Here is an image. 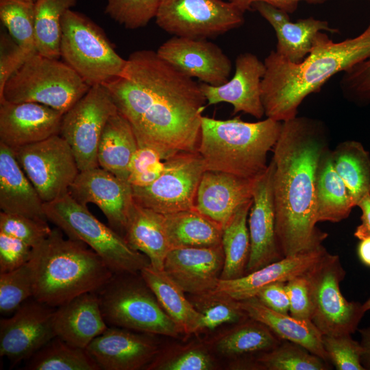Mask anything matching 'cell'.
<instances>
[{"label":"cell","instance_id":"1","mask_svg":"<svg viewBox=\"0 0 370 370\" xmlns=\"http://www.w3.org/2000/svg\"><path fill=\"white\" fill-rule=\"evenodd\" d=\"M103 85L132 125L138 146L157 149L164 160L178 152H198L206 103L200 84L156 51H134L123 73Z\"/></svg>","mask_w":370,"mask_h":370},{"label":"cell","instance_id":"2","mask_svg":"<svg viewBox=\"0 0 370 370\" xmlns=\"http://www.w3.org/2000/svg\"><path fill=\"white\" fill-rule=\"evenodd\" d=\"M329 145L321 121L296 116L282 122L271 160L275 232L284 257L316 249L328 236L316 226L315 186Z\"/></svg>","mask_w":370,"mask_h":370},{"label":"cell","instance_id":"3","mask_svg":"<svg viewBox=\"0 0 370 370\" xmlns=\"http://www.w3.org/2000/svg\"><path fill=\"white\" fill-rule=\"evenodd\" d=\"M370 58V20L358 36L335 42L319 32L309 54L293 63L272 51L265 58L261 99L267 118L285 121L297 116L310 94L320 90L332 76Z\"/></svg>","mask_w":370,"mask_h":370},{"label":"cell","instance_id":"4","mask_svg":"<svg viewBox=\"0 0 370 370\" xmlns=\"http://www.w3.org/2000/svg\"><path fill=\"white\" fill-rule=\"evenodd\" d=\"M29 264L33 298L54 308L82 294L98 292L114 274L95 251L65 238L58 227L33 248Z\"/></svg>","mask_w":370,"mask_h":370},{"label":"cell","instance_id":"5","mask_svg":"<svg viewBox=\"0 0 370 370\" xmlns=\"http://www.w3.org/2000/svg\"><path fill=\"white\" fill-rule=\"evenodd\" d=\"M282 122L267 118L257 122L240 117L219 120L202 116L198 152L206 171L256 179L267 169L268 152L274 147Z\"/></svg>","mask_w":370,"mask_h":370},{"label":"cell","instance_id":"6","mask_svg":"<svg viewBox=\"0 0 370 370\" xmlns=\"http://www.w3.org/2000/svg\"><path fill=\"white\" fill-rule=\"evenodd\" d=\"M48 221L67 237L82 241L95 251L114 273H137L150 265L148 258L132 248L124 236L99 221L68 192L44 204Z\"/></svg>","mask_w":370,"mask_h":370},{"label":"cell","instance_id":"7","mask_svg":"<svg viewBox=\"0 0 370 370\" xmlns=\"http://www.w3.org/2000/svg\"><path fill=\"white\" fill-rule=\"evenodd\" d=\"M97 293L108 326L171 337L183 334L140 273H114Z\"/></svg>","mask_w":370,"mask_h":370},{"label":"cell","instance_id":"8","mask_svg":"<svg viewBox=\"0 0 370 370\" xmlns=\"http://www.w3.org/2000/svg\"><path fill=\"white\" fill-rule=\"evenodd\" d=\"M90 88L66 62L35 53L8 80L0 102H35L64 114Z\"/></svg>","mask_w":370,"mask_h":370},{"label":"cell","instance_id":"9","mask_svg":"<svg viewBox=\"0 0 370 370\" xmlns=\"http://www.w3.org/2000/svg\"><path fill=\"white\" fill-rule=\"evenodd\" d=\"M60 57L90 86L120 76L127 63L97 25L71 9L62 18Z\"/></svg>","mask_w":370,"mask_h":370},{"label":"cell","instance_id":"10","mask_svg":"<svg viewBox=\"0 0 370 370\" xmlns=\"http://www.w3.org/2000/svg\"><path fill=\"white\" fill-rule=\"evenodd\" d=\"M313 298L312 321L323 335L352 334L365 312L362 304L349 301L340 283L345 276L340 258L327 255L308 273Z\"/></svg>","mask_w":370,"mask_h":370},{"label":"cell","instance_id":"11","mask_svg":"<svg viewBox=\"0 0 370 370\" xmlns=\"http://www.w3.org/2000/svg\"><path fill=\"white\" fill-rule=\"evenodd\" d=\"M244 12L223 0H161L156 23L173 36L208 39L241 26Z\"/></svg>","mask_w":370,"mask_h":370},{"label":"cell","instance_id":"12","mask_svg":"<svg viewBox=\"0 0 370 370\" xmlns=\"http://www.w3.org/2000/svg\"><path fill=\"white\" fill-rule=\"evenodd\" d=\"M118 110L108 89L98 84L90 86L63 114L60 135L72 149L80 171L99 166L100 138L108 119Z\"/></svg>","mask_w":370,"mask_h":370},{"label":"cell","instance_id":"13","mask_svg":"<svg viewBox=\"0 0 370 370\" xmlns=\"http://www.w3.org/2000/svg\"><path fill=\"white\" fill-rule=\"evenodd\" d=\"M199 152H178L164 160V171L149 186H132L138 204L162 214L195 208L197 188L204 172Z\"/></svg>","mask_w":370,"mask_h":370},{"label":"cell","instance_id":"14","mask_svg":"<svg viewBox=\"0 0 370 370\" xmlns=\"http://www.w3.org/2000/svg\"><path fill=\"white\" fill-rule=\"evenodd\" d=\"M12 150L44 203L67 193L80 171L72 149L60 134Z\"/></svg>","mask_w":370,"mask_h":370},{"label":"cell","instance_id":"15","mask_svg":"<svg viewBox=\"0 0 370 370\" xmlns=\"http://www.w3.org/2000/svg\"><path fill=\"white\" fill-rule=\"evenodd\" d=\"M54 310L33 298L21 304L12 317L1 319L0 356L14 366L56 337Z\"/></svg>","mask_w":370,"mask_h":370},{"label":"cell","instance_id":"16","mask_svg":"<svg viewBox=\"0 0 370 370\" xmlns=\"http://www.w3.org/2000/svg\"><path fill=\"white\" fill-rule=\"evenodd\" d=\"M158 56L186 76L212 86L229 80L230 59L207 39L173 36L156 51Z\"/></svg>","mask_w":370,"mask_h":370},{"label":"cell","instance_id":"17","mask_svg":"<svg viewBox=\"0 0 370 370\" xmlns=\"http://www.w3.org/2000/svg\"><path fill=\"white\" fill-rule=\"evenodd\" d=\"M69 193L84 206H97L110 226L123 236L127 212L134 201L128 181L99 166L79 171Z\"/></svg>","mask_w":370,"mask_h":370},{"label":"cell","instance_id":"18","mask_svg":"<svg viewBox=\"0 0 370 370\" xmlns=\"http://www.w3.org/2000/svg\"><path fill=\"white\" fill-rule=\"evenodd\" d=\"M274 164L256 180L247 225L250 254L246 274L284 258L277 241L273 192Z\"/></svg>","mask_w":370,"mask_h":370},{"label":"cell","instance_id":"19","mask_svg":"<svg viewBox=\"0 0 370 370\" xmlns=\"http://www.w3.org/2000/svg\"><path fill=\"white\" fill-rule=\"evenodd\" d=\"M86 350L100 370L146 369L159 353L152 334L115 326H108Z\"/></svg>","mask_w":370,"mask_h":370},{"label":"cell","instance_id":"20","mask_svg":"<svg viewBox=\"0 0 370 370\" xmlns=\"http://www.w3.org/2000/svg\"><path fill=\"white\" fill-rule=\"evenodd\" d=\"M266 71L264 62L249 52L239 54L233 77L220 86L201 83L208 105L222 102L233 106V113L243 112L257 119L264 115L261 99V82Z\"/></svg>","mask_w":370,"mask_h":370},{"label":"cell","instance_id":"21","mask_svg":"<svg viewBox=\"0 0 370 370\" xmlns=\"http://www.w3.org/2000/svg\"><path fill=\"white\" fill-rule=\"evenodd\" d=\"M63 114L35 102H0V143L14 149L60 134Z\"/></svg>","mask_w":370,"mask_h":370},{"label":"cell","instance_id":"22","mask_svg":"<svg viewBox=\"0 0 370 370\" xmlns=\"http://www.w3.org/2000/svg\"><path fill=\"white\" fill-rule=\"evenodd\" d=\"M223 264L221 245L175 248L169 251L163 270L185 293L197 295L215 290Z\"/></svg>","mask_w":370,"mask_h":370},{"label":"cell","instance_id":"23","mask_svg":"<svg viewBox=\"0 0 370 370\" xmlns=\"http://www.w3.org/2000/svg\"><path fill=\"white\" fill-rule=\"evenodd\" d=\"M256 180L205 171L197 188L195 209L223 228L236 210L252 199Z\"/></svg>","mask_w":370,"mask_h":370},{"label":"cell","instance_id":"24","mask_svg":"<svg viewBox=\"0 0 370 370\" xmlns=\"http://www.w3.org/2000/svg\"><path fill=\"white\" fill-rule=\"evenodd\" d=\"M328 253L322 245L310 251L285 256L243 276L230 280H220L214 291L241 301L256 297L264 286L277 282H287L305 275Z\"/></svg>","mask_w":370,"mask_h":370},{"label":"cell","instance_id":"25","mask_svg":"<svg viewBox=\"0 0 370 370\" xmlns=\"http://www.w3.org/2000/svg\"><path fill=\"white\" fill-rule=\"evenodd\" d=\"M251 10H256L275 30V51L293 63H299L309 54L318 32H339L338 29L330 27L328 21L312 16L293 23L287 12L264 2L253 3Z\"/></svg>","mask_w":370,"mask_h":370},{"label":"cell","instance_id":"26","mask_svg":"<svg viewBox=\"0 0 370 370\" xmlns=\"http://www.w3.org/2000/svg\"><path fill=\"white\" fill-rule=\"evenodd\" d=\"M53 323L56 336L83 349L108 327L97 292L82 294L56 308Z\"/></svg>","mask_w":370,"mask_h":370},{"label":"cell","instance_id":"27","mask_svg":"<svg viewBox=\"0 0 370 370\" xmlns=\"http://www.w3.org/2000/svg\"><path fill=\"white\" fill-rule=\"evenodd\" d=\"M44 202L19 165L13 150L0 143V208L2 212L48 221Z\"/></svg>","mask_w":370,"mask_h":370},{"label":"cell","instance_id":"28","mask_svg":"<svg viewBox=\"0 0 370 370\" xmlns=\"http://www.w3.org/2000/svg\"><path fill=\"white\" fill-rule=\"evenodd\" d=\"M239 303L249 318L265 325L282 341L298 344L330 362L323 345V334L312 321L273 310L256 297L239 301Z\"/></svg>","mask_w":370,"mask_h":370},{"label":"cell","instance_id":"29","mask_svg":"<svg viewBox=\"0 0 370 370\" xmlns=\"http://www.w3.org/2000/svg\"><path fill=\"white\" fill-rule=\"evenodd\" d=\"M123 236L132 248L148 258L151 267L163 270L171 248L162 214L134 201L127 212Z\"/></svg>","mask_w":370,"mask_h":370},{"label":"cell","instance_id":"30","mask_svg":"<svg viewBox=\"0 0 370 370\" xmlns=\"http://www.w3.org/2000/svg\"><path fill=\"white\" fill-rule=\"evenodd\" d=\"M166 314L180 328L183 334L201 330L203 315L184 295L182 288L164 271L150 265L140 272Z\"/></svg>","mask_w":370,"mask_h":370},{"label":"cell","instance_id":"31","mask_svg":"<svg viewBox=\"0 0 370 370\" xmlns=\"http://www.w3.org/2000/svg\"><path fill=\"white\" fill-rule=\"evenodd\" d=\"M138 147L132 125L118 110L108 119L100 138L97 151L99 166L128 181L129 165Z\"/></svg>","mask_w":370,"mask_h":370},{"label":"cell","instance_id":"32","mask_svg":"<svg viewBox=\"0 0 370 370\" xmlns=\"http://www.w3.org/2000/svg\"><path fill=\"white\" fill-rule=\"evenodd\" d=\"M163 215L171 249L221 245L223 227L195 208Z\"/></svg>","mask_w":370,"mask_h":370},{"label":"cell","instance_id":"33","mask_svg":"<svg viewBox=\"0 0 370 370\" xmlns=\"http://www.w3.org/2000/svg\"><path fill=\"white\" fill-rule=\"evenodd\" d=\"M331 150L321 160L315 186L317 222H340L347 219L355 207L348 189L333 167Z\"/></svg>","mask_w":370,"mask_h":370},{"label":"cell","instance_id":"34","mask_svg":"<svg viewBox=\"0 0 370 370\" xmlns=\"http://www.w3.org/2000/svg\"><path fill=\"white\" fill-rule=\"evenodd\" d=\"M282 341L265 325L249 318L218 336L212 345L217 353L234 358L261 354L275 348Z\"/></svg>","mask_w":370,"mask_h":370},{"label":"cell","instance_id":"35","mask_svg":"<svg viewBox=\"0 0 370 370\" xmlns=\"http://www.w3.org/2000/svg\"><path fill=\"white\" fill-rule=\"evenodd\" d=\"M332 164L345 184L354 204L370 194V154L356 140L340 143L330 153Z\"/></svg>","mask_w":370,"mask_h":370},{"label":"cell","instance_id":"36","mask_svg":"<svg viewBox=\"0 0 370 370\" xmlns=\"http://www.w3.org/2000/svg\"><path fill=\"white\" fill-rule=\"evenodd\" d=\"M251 204L252 199L243 204L223 229L224 264L220 280H234L246 274L250 254L247 219Z\"/></svg>","mask_w":370,"mask_h":370},{"label":"cell","instance_id":"37","mask_svg":"<svg viewBox=\"0 0 370 370\" xmlns=\"http://www.w3.org/2000/svg\"><path fill=\"white\" fill-rule=\"evenodd\" d=\"M77 0H37L35 1V43L38 53L59 59L62 18Z\"/></svg>","mask_w":370,"mask_h":370},{"label":"cell","instance_id":"38","mask_svg":"<svg viewBox=\"0 0 370 370\" xmlns=\"http://www.w3.org/2000/svg\"><path fill=\"white\" fill-rule=\"evenodd\" d=\"M28 370H100L86 349L54 337L27 359Z\"/></svg>","mask_w":370,"mask_h":370},{"label":"cell","instance_id":"39","mask_svg":"<svg viewBox=\"0 0 370 370\" xmlns=\"http://www.w3.org/2000/svg\"><path fill=\"white\" fill-rule=\"evenodd\" d=\"M256 361L260 369L267 370H328V362L304 347L282 341L270 351L260 354Z\"/></svg>","mask_w":370,"mask_h":370},{"label":"cell","instance_id":"40","mask_svg":"<svg viewBox=\"0 0 370 370\" xmlns=\"http://www.w3.org/2000/svg\"><path fill=\"white\" fill-rule=\"evenodd\" d=\"M0 18L8 34L21 47L37 52L35 43V2L0 0Z\"/></svg>","mask_w":370,"mask_h":370},{"label":"cell","instance_id":"41","mask_svg":"<svg viewBox=\"0 0 370 370\" xmlns=\"http://www.w3.org/2000/svg\"><path fill=\"white\" fill-rule=\"evenodd\" d=\"M191 302L203 315L202 330H212L224 323H238L249 318L239 301L221 292L193 295Z\"/></svg>","mask_w":370,"mask_h":370},{"label":"cell","instance_id":"42","mask_svg":"<svg viewBox=\"0 0 370 370\" xmlns=\"http://www.w3.org/2000/svg\"><path fill=\"white\" fill-rule=\"evenodd\" d=\"M34 296L29 262L13 271L0 273V312L8 314Z\"/></svg>","mask_w":370,"mask_h":370},{"label":"cell","instance_id":"43","mask_svg":"<svg viewBox=\"0 0 370 370\" xmlns=\"http://www.w3.org/2000/svg\"><path fill=\"white\" fill-rule=\"evenodd\" d=\"M105 12L129 29L146 26L155 18L161 0H106Z\"/></svg>","mask_w":370,"mask_h":370},{"label":"cell","instance_id":"44","mask_svg":"<svg viewBox=\"0 0 370 370\" xmlns=\"http://www.w3.org/2000/svg\"><path fill=\"white\" fill-rule=\"evenodd\" d=\"M215 362L206 348L188 345L178 348L169 354H158L147 367L149 370H211Z\"/></svg>","mask_w":370,"mask_h":370},{"label":"cell","instance_id":"45","mask_svg":"<svg viewBox=\"0 0 370 370\" xmlns=\"http://www.w3.org/2000/svg\"><path fill=\"white\" fill-rule=\"evenodd\" d=\"M47 222L1 211L0 232L16 237L34 248L47 238L51 232L52 228Z\"/></svg>","mask_w":370,"mask_h":370},{"label":"cell","instance_id":"46","mask_svg":"<svg viewBox=\"0 0 370 370\" xmlns=\"http://www.w3.org/2000/svg\"><path fill=\"white\" fill-rule=\"evenodd\" d=\"M164 168V158L159 151L138 146L129 165L128 182L132 186H149L160 176Z\"/></svg>","mask_w":370,"mask_h":370},{"label":"cell","instance_id":"47","mask_svg":"<svg viewBox=\"0 0 370 370\" xmlns=\"http://www.w3.org/2000/svg\"><path fill=\"white\" fill-rule=\"evenodd\" d=\"M323 345L330 362L337 370H365L361 363L362 346L352 334L323 335Z\"/></svg>","mask_w":370,"mask_h":370},{"label":"cell","instance_id":"48","mask_svg":"<svg viewBox=\"0 0 370 370\" xmlns=\"http://www.w3.org/2000/svg\"><path fill=\"white\" fill-rule=\"evenodd\" d=\"M339 85L348 101L358 106L370 104V58L344 72Z\"/></svg>","mask_w":370,"mask_h":370},{"label":"cell","instance_id":"49","mask_svg":"<svg viewBox=\"0 0 370 370\" xmlns=\"http://www.w3.org/2000/svg\"><path fill=\"white\" fill-rule=\"evenodd\" d=\"M37 52L26 49L18 45L11 36L4 31L0 36V94L8 80L28 60Z\"/></svg>","mask_w":370,"mask_h":370},{"label":"cell","instance_id":"50","mask_svg":"<svg viewBox=\"0 0 370 370\" xmlns=\"http://www.w3.org/2000/svg\"><path fill=\"white\" fill-rule=\"evenodd\" d=\"M286 287L290 303V314L297 319L312 321L313 298L308 273L288 281Z\"/></svg>","mask_w":370,"mask_h":370},{"label":"cell","instance_id":"51","mask_svg":"<svg viewBox=\"0 0 370 370\" xmlns=\"http://www.w3.org/2000/svg\"><path fill=\"white\" fill-rule=\"evenodd\" d=\"M33 248L23 241L0 232V273L13 271L27 263Z\"/></svg>","mask_w":370,"mask_h":370},{"label":"cell","instance_id":"52","mask_svg":"<svg viewBox=\"0 0 370 370\" xmlns=\"http://www.w3.org/2000/svg\"><path fill=\"white\" fill-rule=\"evenodd\" d=\"M256 297L269 308L278 312L288 314L290 303L286 282H277L262 288Z\"/></svg>","mask_w":370,"mask_h":370},{"label":"cell","instance_id":"53","mask_svg":"<svg viewBox=\"0 0 370 370\" xmlns=\"http://www.w3.org/2000/svg\"><path fill=\"white\" fill-rule=\"evenodd\" d=\"M243 12L251 10V5L256 2L269 3L288 14H293L297 9L298 4L304 1L310 4H322L330 0H228Z\"/></svg>","mask_w":370,"mask_h":370},{"label":"cell","instance_id":"54","mask_svg":"<svg viewBox=\"0 0 370 370\" xmlns=\"http://www.w3.org/2000/svg\"><path fill=\"white\" fill-rule=\"evenodd\" d=\"M357 206L362 211L361 223L356 228L354 235L360 241L370 237V194L362 198Z\"/></svg>","mask_w":370,"mask_h":370},{"label":"cell","instance_id":"55","mask_svg":"<svg viewBox=\"0 0 370 370\" xmlns=\"http://www.w3.org/2000/svg\"><path fill=\"white\" fill-rule=\"evenodd\" d=\"M362 348L361 363L365 370H370V325L359 330Z\"/></svg>","mask_w":370,"mask_h":370},{"label":"cell","instance_id":"56","mask_svg":"<svg viewBox=\"0 0 370 370\" xmlns=\"http://www.w3.org/2000/svg\"><path fill=\"white\" fill-rule=\"evenodd\" d=\"M357 252L360 261L364 264L370 267V237L360 240Z\"/></svg>","mask_w":370,"mask_h":370},{"label":"cell","instance_id":"57","mask_svg":"<svg viewBox=\"0 0 370 370\" xmlns=\"http://www.w3.org/2000/svg\"><path fill=\"white\" fill-rule=\"evenodd\" d=\"M362 308L365 312L370 310V297L362 304Z\"/></svg>","mask_w":370,"mask_h":370},{"label":"cell","instance_id":"58","mask_svg":"<svg viewBox=\"0 0 370 370\" xmlns=\"http://www.w3.org/2000/svg\"><path fill=\"white\" fill-rule=\"evenodd\" d=\"M30 1H34V2H35V1H37V0H30Z\"/></svg>","mask_w":370,"mask_h":370}]
</instances>
